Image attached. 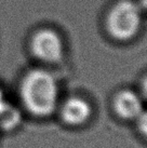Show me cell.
Instances as JSON below:
<instances>
[{
    "label": "cell",
    "mask_w": 147,
    "mask_h": 148,
    "mask_svg": "<svg viewBox=\"0 0 147 148\" xmlns=\"http://www.w3.org/2000/svg\"><path fill=\"white\" fill-rule=\"evenodd\" d=\"M22 123V114L11 103L0 114V130L4 132L14 131Z\"/></svg>",
    "instance_id": "obj_6"
},
{
    "label": "cell",
    "mask_w": 147,
    "mask_h": 148,
    "mask_svg": "<svg viewBox=\"0 0 147 148\" xmlns=\"http://www.w3.org/2000/svg\"><path fill=\"white\" fill-rule=\"evenodd\" d=\"M141 25L139 7L131 1H121L115 5L107 18L110 35L119 40H128L137 33Z\"/></svg>",
    "instance_id": "obj_2"
},
{
    "label": "cell",
    "mask_w": 147,
    "mask_h": 148,
    "mask_svg": "<svg viewBox=\"0 0 147 148\" xmlns=\"http://www.w3.org/2000/svg\"><path fill=\"white\" fill-rule=\"evenodd\" d=\"M115 114L120 119L136 120L144 111L143 101L137 93L132 90H121L115 95L113 102Z\"/></svg>",
    "instance_id": "obj_5"
},
{
    "label": "cell",
    "mask_w": 147,
    "mask_h": 148,
    "mask_svg": "<svg viewBox=\"0 0 147 148\" xmlns=\"http://www.w3.org/2000/svg\"><path fill=\"white\" fill-rule=\"evenodd\" d=\"M135 121H136V125H137L139 133L145 138H147V110L144 109V111Z\"/></svg>",
    "instance_id": "obj_7"
},
{
    "label": "cell",
    "mask_w": 147,
    "mask_h": 148,
    "mask_svg": "<svg viewBox=\"0 0 147 148\" xmlns=\"http://www.w3.org/2000/svg\"><path fill=\"white\" fill-rule=\"evenodd\" d=\"M34 56L47 64L61 62L64 54V47L61 37L52 29H40L33 35L29 43Z\"/></svg>",
    "instance_id": "obj_3"
},
{
    "label": "cell",
    "mask_w": 147,
    "mask_h": 148,
    "mask_svg": "<svg viewBox=\"0 0 147 148\" xmlns=\"http://www.w3.org/2000/svg\"><path fill=\"white\" fill-rule=\"evenodd\" d=\"M19 92L24 109L34 117L48 118L58 108V83L48 70H28L21 80Z\"/></svg>",
    "instance_id": "obj_1"
},
{
    "label": "cell",
    "mask_w": 147,
    "mask_h": 148,
    "mask_svg": "<svg viewBox=\"0 0 147 148\" xmlns=\"http://www.w3.org/2000/svg\"><path fill=\"white\" fill-rule=\"evenodd\" d=\"M141 1H142V3H143L144 7L147 9V0H141Z\"/></svg>",
    "instance_id": "obj_10"
},
{
    "label": "cell",
    "mask_w": 147,
    "mask_h": 148,
    "mask_svg": "<svg viewBox=\"0 0 147 148\" xmlns=\"http://www.w3.org/2000/svg\"><path fill=\"white\" fill-rule=\"evenodd\" d=\"M142 89H143V93H144V96L147 99V77L144 79L143 81V86H142Z\"/></svg>",
    "instance_id": "obj_9"
},
{
    "label": "cell",
    "mask_w": 147,
    "mask_h": 148,
    "mask_svg": "<svg viewBox=\"0 0 147 148\" xmlns=\"http://www.w3.org/2000/svg\"><path fill=\"white\" fill-rule=\"evenodd\" d=\"M9 101L5 99V95H4L3 91L0 89V114L4 110V108L8 106Z\"/></svg>",
    "instance_id": "obj_8"
},
{
    "label": "cell",
    "mask_w": 147,
    "mask_h": 148,
    "mask_svg": "<svg viewBox=\"0 0 147 148\" xmlns=\"http://www.w3.org/2000/svg\"><path fill=\"white\" fill-rule=\"evenodd\" d=\"M58 106L62 121L69 127H80L92 116L91 104L81 96H70Z\"/></svg>",
    "instance_id": "obj_4"
}]
</instances>
